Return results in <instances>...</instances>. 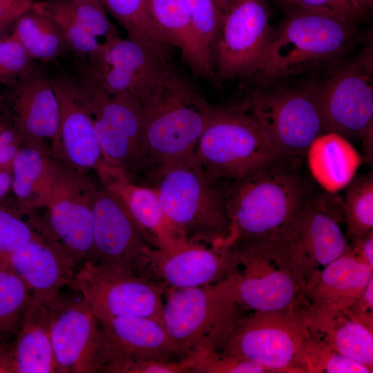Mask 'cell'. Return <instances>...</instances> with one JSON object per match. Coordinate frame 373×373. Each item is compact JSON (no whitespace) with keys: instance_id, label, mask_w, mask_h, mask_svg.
I'll return each mask as SVG.
<instances>
[{"instance_id":"obj_13","label":"cell","mask_w":373,"mask_h":373,"mask_svg":"<svg viewBox=\"0 0 373 373\" xmlns=\"http://www.w3.org/2000/svg\"><path fill=\"white\" fill-rule=\"evenodd\" d=\"M88 72L111 95L128 94L141 106L161 93L178 75L149 47L129 37L109 36L89 57Z\"/></svg>"},{"instance_id":"obj_26","label":"cell","mask_w":373,"mask_h":373,"mask_svg":"<svg viewBox=\"0 0 373 373\" xmlns=\"http://www.w3.org/2000/svg\"><path fill=\"white\" fill-rule=\"evenodd\" d=\"M372 277L373 269L357 260L347 247L341 256L307 281L305 298L312 307H349Z\"/></svg>"},{"instance_id":"obj_51","label":"cell","mask_w":373,"mask_h":373,"mask_svg":"<svg viewBox=\"0 0 373 373\" xmlns=\"http://www.w3.org/2000/svg\"><path fill=\"white\" fill-rule=\"evenodd\" d=\"M233 1L234 0H214L216 4L223 14L227 12Z\"/></svg>"},{"instance_id":"obj_43","label":"cell","mask_w":373,"mask_h":373,"mask_svg":"<svg viewBox=\"0 0 373 373\" xmlns=\"http://www.w3.org/2000/svg\"><path fill=\"white\" fill-rule=\"evenodd\" d=\"M280 5L291 8H305L325 10L335 12L354 21L365 13L346 0H276Z\"/></svg>"},{"instance_id":"obj_49","label":"cell","mask_w":373,"mask_h":373,"mask_svg":"<svg viewBox=\"0 0 373 373\" xmlns=\"http://www.w3.org/2000/svg\"><path fill=\"white\" fill-rule=\"evenodd\" d=\"M0 373H9L8 345H0Z\"/></svg>"},{"instance_id":"obj_5","label":"cell","mask_w":373,"mask_h":373,"mask_svg":"<svg viewBox=\"0 0 373 373\" xmlns=\"http://www.w3.org/2000/svg\"><path fill=\"white\" fill-rule=\"evenodd\" d=\"M283 156L248 112L245 102L210 104L195 157L209 180L221 186Z\"/></svg>"},{"instance_id":"obj_4","label":"cell","mask_w":373,"mask_h":373,"mask_svg":"<svg viewBox=\"0 0 373 373\" xmlns=\"http://www.w3.org/2000/svg\"><path fill=\"white\" fill-rule=\"evenodd\" d=\"M232 250L225 280L242 310L296 312L307 303L285 240L240 241L232 244Z\"/></svg>"},{"instance_id":"obj_33","label":"cell","mask_w":373,"mask_h":373,"mask_svg":"<svg viewBox=\"0 0 373 373\" xmlns=\"http://www.w3.org/2000/svg\"><path fill=\"white\" fill-rule=\"evenodd\" d=\"M32 301L30 290L6 264L0 265V345L18 336Z\"/></svg>"},{"instance_id":"obj_6","label":"cell","mask_w":373,"mask_h":373,"mask_svg":"<svg viewBox=\"0 0 373 373\" xmlns=\"http://www.w3.org/2000/svg\"><path fill=\"white\" fill-rule=\"evenodd\" d=\"M163 325L184 358L191 352L218 350L245 316L226 280L191 287H166Z\"/></svg>"},{"instance_id":"obj_21","label":"cell","mask_w":373,"mask_h":373,"mask_svg":"<svg viewBox=\"0 0 373 373\" xmlns=\"http://www.w3.org/2000/svg\"><path fill=\"white\" fill-rule=\"evenodd\" d=\"M59 113V134L52 155L80 171H97L107 163L97 137L93 115L77 81L63 73L50 78Z\"/></svg>"},{"instance_id":"obj_18","label":"cell","mask_w":373,"mask_h":373,"mask_svg":"<svg viewBox=\"0 0 373 373\" xmlns=\"http://www.w3.org/2000/svg\"><path fill=\"white\" fill-rule=\"evenodd\" d=\"M183 358L163 324L153 318L122 316L99 321L96 372L127 362Z\"/></svg>"},{"instance_id":"obj_3","label":"cell","mask_w":373,"mask_h":373,"mask_svg":"<svg viewBox=\"0 0 373 373\" xmlns=\"http://www.w3.org/2000/svg\"><path fill=\"white\" fill-rule=\"evenodd\" d=\"M149 173L163 211L189 242L227 240L231 224L224 188L209 180L195 155Z\"/></svg>"},{"instance_id":"obj_20","label":"cell","mask_w":373,"mask_h":373,"mask_svg":"<svg viewBox=\"0 0 373 373\" xmlns=\"http://www.w3.org/2000/svg\"><path fill=\"white\" fill-rule=\"evenodd\" d=\"M7 87L3 107L17 141L24 145L47 140L54 148L59 139V113L50 78L32 68Z\"/></svg>"},{"instance_id":"obj_50","label":"cell","mask_w":373,"mask_h":373,"mask_svg":"<svg viewBox=\"0 0 373 373\" xmlns=\"http://www.w3.org/2000/svg\"><path fill=\"white\" fill-rule=\"evenodd\" d=\"M354 7L365 13L373 7V0H346Z\"/></svg>"},{"instance_id":"obj_25","label":"cell","mask_w":373,"mask_h":373,"mask_svg":"<svg viewBox=\"0 0 373 373\" xmlns=\"http://www.w3.org/2000/svg\"><path fill=\"white\" fill-rule=\"evenodd\" d=\"M296 312L311 336L373 370V327L348 307H318L307 303Z\"/></svg>"},{"instance_id":"obj_37","label":"cell","mask_w":373,"mask_h":373,"mask_svg":"<svg viewBox=\"0 0 373 373\" xmlns=\"http://www.w3.org/2000/svg\"><path fill=\"white\" fill-rule=\"evenodd\" d=\"M186 361L191 373H264L261 365L214 349L187 353Z\"/></svg>"},{"instance_id":"obj_2","label":"cell","mask_w":373,"mask_h":373,"mask_svg":"<svg viewBox=\"0 0 373 373\" xmlns=\"http://www.w3.org/2000/svg\"><path fill=\"white\" fill-rule=\"evenodd\" d=\"M356 31L354 21L335 12L291 8L273 29L256 74L264 82L298 75L347 50Z\"/></svg>"},{"instance_id":"obj_19","label":"cell","mask_w":373,"mask_h":373,"mask_svg":"<svg viewBox=\"0 0 373 373\" xmlns=\"http://www.w3.org/2000/svg\"><path fill=\"white\" fill-rule=\"evenodd\" d=\"M73 291L48 307L57 372L94 373L99 321L81 293Z\"/></svg>"},{"instance_id":"obj_24","label":"cell","mask_w":373,"mask_h":373,"mask_svg":"<svg viewBox=\"0 0 373 373\" xmlns=\"http://www.w3.org/2000/svg\"><path fill=\"white\" fill-rule=\"evenodd\" d=\"M98 174L104 186L114 191L123 200L153 249L168 255L183 248L189 242L184 234L165 214L152 186L133 183L126 173L109 164Z\"/></svg>"},{"instance_id":"obj_42","label":"cell","mask_w":373,"mask_h":373,"mask_svg":"<svg viewBox=\"0 0 373 373\" xmlns=\"http://www.w3.org/2000/svg\"><path fill=\"white\" fill-rule=\"evenodd\" d=\"M106 373H191L186 361L151 359L127 362L105 367Z\"/></svg>"},{"instance_id":"obj_39","label":"cell","mask_w":373,"mask_h":373,"mask_svg":"<svg viewBox=\"0 0 373 373\" xmlns=\"http://www.w3.org/2000/svg\"><path fill=\"white\" fill-rule=\"evenodd\" d=\"M192 27L206 50L212 56L224 14L214 0H185Z\"/></svg>"},{"instance_id":"obj_27","label":"cell","mask_w":373,"mask_h":373,"mask_svg":"<svg viewBox=\"0 0 373 373\" xmlns=\"http://www.w3.org/2000/svg\"><path fill=\"white\" fill-rule=\"evenodd\" d=\"M50 323V309L32 298L18 336L8 345L9 373L57 372Z\"/></svg>"},{"instance_id":"obj_53","label":"cell","mask_w":373,"mask_h":373,"mask_svg":"<svg viewBox=\"0 0 373 373\" xmlns=\"http://www.w3.org/2000/svg\"><path fill=\"white\" fill-rule=\"evenodd\" d=\"M2 105H3V96L0 95V108H2Z\"/></svg>"},{"instance_id":"obj_7","label":"cell","mask_w":373,"mask_h":373,"mask_svg":"<svg viewBox=\"0 0 373 373\" xmlns=\"http://www.w3.org/2000/svg\"><path fill=\"white\" fill-rule=\"evenodd\" d=\"M77 84L93 115L104 160L128 175L150 172L144 117L138 101L128 94H108L88 71Z\"/></svg>"},{"instance_id":"obj_17","label":"cell","mask_w":373,"mask_h":373,"mask_svg":"<svg viewBox=\"0 0 373 373\" xmlns=\"http://www.w3.org/2000/svg\"><path fill=\"white\" fill-rule=\"evenodd\" d=\"M155 249L147 242L121 198L98 189L93 204V262L142 276Z\"/></svg>"},{"instance_id":"obj_47","label":"cell","mask_w":373,"mask_h":373,"mask_svg":"<svg viewBox=\"0 0 373 373\" xmlns=\"http://www.w3.org/2000/svg\"><path fill=\"white\" fill-rule=\"evenodd\" d=\"M20 15L21 14H12L0 17V39L6 37L10 34L12 25L15 19Z\"/></svg>"},{"instance_id":"obj_36","label":"cell","mask_w":373,"mask_h":373,"mask_svg":"<svg viewBox=\"0 0 373 373\" xmlns=\"http://www.w3.org/2000/svg\"><path fill=\"white\" fill-rule=\"evenodd\" d=\"M305 373H372L363 364L328 347L309 335L303 351Z\"/></svg>"},{"instance_id":"obj_52","label":"cell","mask_w":373,"mask_h":373,"mask_svg":"<svg viewBox=\"0 0 373 373\" xmlns=\"http://www.w3.org/2000/svg\"><path fill=\"white\" fill-rule=\"evenodd\" d=\"M19 4L30 5L32 6L34 3L33 0H9Z\"/></svg>"},{"instance_id":"obj_22","label":"cell","mask_w":373,"mask_h":373,"mask_svg":"<svg viewBox=\"0 0 373 373\" xmlns=\"http://www.w3.org/2000/svg\"><path fill=\"white\" fill-rule=\"evenodd\" d=\"M232 244L189 242L171 254L154 249L142 276L165 287H191L224 280L232 266Z\"/></svg>"},{"instance_id":"obj_41","label":"cell","mask_w":373,"mask_h":373,"mask_svg":"<svg viewBox=\"0 0 373 373\" xmlns=\"http://www.w3.org/2000/svg\"><path fill=\"white\" fill-rule=\"evenodd\" d=\"M72 1L74 14L82 27L97 39L119 34L116 27L108 19L106 10L99 0H77Z\"/></svg>"},{"instance_id":"obj_54","label":"cell","mask_w":373,"mask_h":373,"mask_svg":"<svg viewBox=\"0 0 373 373\" xmlns=\"http://www.w3.org/2000/svg\"><path fill=\"white\" fill-rule=\"evenodd\" d=\"M73 1H77V0H73Z\"/></svg>"},{"instance_id":"obj_9","label":"cell","mask_w":373,"mask_h":373,"mask_svg":"<svg viewBox=\"0 0 373 373\" xmlns=\"http://www.w3.org/2000/svg\"><path fill=\"white\" fill-rule=\"evenodd\" d=\"M317 98L325 133L363 140L365 159L373 153V51L372 43L336 68L321 84Z\"/></svg>"},{"instance_id":"obj_8","label":"cell","mask_w":373,"mask_h":373,"mask_svg":"<svg viewBox=\"0 0 373 373\" xmlns=\"http://www.w3.org/2000/svg\"><path fill=\"white\" fill-rule=\"evenodd\" d=\"M210 104L178 75L141 106L152 169L195 155Z\"/></svg>"},{"instance_id":"obj_40","label":"cell","mask_w":373,"mask_h":373,"mask_svg":"<svg viewBox=\"0 0 373 373\" xmlns=\"http://www.w3.org/2000/svg\"><path fill=\"white\" fill-rule=\"evenodd\" d=\"M32 59L10 35L0 39V85L9 86L32 68Z\"/></svg>"},{"instance_id":"obj_46","label":"cell","mask_w":373,"mask_h":373,"mask_svg":"<svg viewBox=\"0 0 373 373\" xmlns=\"http://www.w3.org/2000/svg\"><path fill=\"white\" fill-rule=\"evenodd\" d=\"M32 6L19 4L9 0H0V17L12 14H21Z\"/></svg>"},{"instance_id":"obj_34","label":"cell","mask_w":373,"mask_h":373,"mask_svg":"<svg viewBox=\"0 0 373 373\" xmlns=\"http://www.w3.org/2000/svg\"><path fill=\"white\" fill-rule=\"evenodd\" d=\"M343 202L346 238L352 240L373 230L372 173L353 179L345 188Z\"/></svg>"},{"instance_id":"obj_16","label":"cell","mask_w":373,"mask_h":373,"mask_svg":"<svg viewBox=\"0 0 373 373\" xmlns=\"http://www.w3.org/2000/svg\"><path fill=\"white\" fill-rule=\"evenodd\" d=\"M310 193L290 232L285 238L293 266L304 287L307 281L338 258L348 242L340 222L343 204Z\"/></svg>"},{"instance_id":"obj_32","label":"cell","mask_w":373,"mask_h":373,"mask_svg":"<svg viewBox=\"0 0 373 373\" xmlns=\"http://www.w3.org/2000/svg\"><path fill=\"white\" fill-rule=\"evenodd\" d=\"M104 8L126 30L127 37L149 47L164 61L171 64V46L155 20L151 0H99Z\"/></svg>"},{"instance_id":"obj_44","label":"cell","mask_w":373,"mask_h":373,"mask_svg":"<svg viewBox=\"0 0 373 373\" xmlns=\"http://www.w3.org/2000/svg\"><path fill=\"white\" fill-rule=\"evenodd\" d=\"M348 308L365 323L373 327V277Z\"/></svg>"},{"instance_id":"obj_48","label":"cell","mask_w":373,"mask_h":373,"mask_svg":"<svg viewBox=\"0 0 373 373\" xmlns=\"http://www.w3.org/2000/svg\"><path fill=\"white\" fill-rule=\"evenodd\" d=\"M11 189V174L0 168V201Z\"/></svg>"},{"instance_id":"obj_1","label":"cell","mask_w":373,"mask_h":373,"mask_svg":"<svg viewBox=\"0 0 373 373\" xmlns=\"http://www.w3.org/2000/svg\"><path fill=\"white\" fill-rule=\"evenodd\" d=\"M299 164L281 156L223 186L232 244L287 236L311 193Z\"/></svg>"},{"instance_id":"obj_45","label":"cell","mask_w":373,"mask_h":373,"mask_svg":"<svg viewBox=\"0 0 373 373\" xmlns=\"http://www.w3.org/2000/svg\"><path fill=\"white\" fill-rule=\"evenodd\" d=\"M347 248L357 260L373 269V230L350 240Z\"/></svg>"},{"instance_id":"obj_23","label":"cell","mask_w":373,"mask_h":373,"mask_svg":"<svg viewBox=\"0 0 373 373\" xmlns=\"http://www.w3.org/2000/svg\"><path fill=\"white\" fill-rule=\"evenodd\" d=\"M26 283L32 298L50 308L62 295L61 288L71 287L77 266L58 242L40 233L13 252L6 263Z\"/></svg>"},{"instance_id":"obj_30","label":"cell","mask_w":373,"mask_h":373,"mask_svg":"<svg viewBox=\"0 0 373 373\" xmlns=\"http://www.w3.org/2000/svg\"><path fill=\"white\" fill-rule=\"evenodd\" d=\"M152 12L161 32L171 46L179 49L182 60L193 73L213 77L212 56L192 27L185 0H151Z\"/></svg>"},{"instance_id":"obj_28","label":"cell","mask_w":373,"mask_h":373,"mask_svg":"<svg viewBox=\"0 0 373 373\" xmlns=\"http://www.w3.org/2000/svg\"><path fill=\"white\" fill-rule=\"evenodd\" d=\"M42 142L23 145L14 155L11 167V190L23 214L48 204L52 189L55 158Z\"/></svg>"},{"instance_id":"obj_15","label":"cell","mask_w":373,"mask_h":373,"mask_svg":"<svg viewBox=\"0 0 373 373\" xmlns=\"http://www.w3.org/2000/svg\"><path fill=\"white\" fill-rule=\"evenodd\" d=\"M269 17L267 0L233 1L224 14L215 45V80L222 82L257 73L274 29Z\"/></svg>"},{"instance_id":"obj_31","label":"cell","mask_w":373,"mask_h":373,"mask_svg":"<svg viewBox=\"0 0 373 373\" xmlns=\"http://www.w3.org/2000/svg\"><path fill=\"white\" fill-rule=\"evenodd\" d=\"M10 36L21 44L32 59L51 61L70 49L58 25L32 7L15 19Z\"/></svg>"},{"instance_id":"obj_14","label":"cell","mask_w":373,"mask_h":373,"mask_svg":"<svg viewBox=\"0 0 373 373\" xmlns=\"http://www.w3.org/2000/svg\"><path fill=\"white\" fill-rule=\"evenodd\" d=\"M70 288L81 293L99 321L140 316L163 324L166 287L130 271L86 262L77 270Z\"/></svg>"},{"instance_id":"obj_11","label":"cell","mask_w":373,"mask_h":373,"mask_svg":"<svg viewBox=\"0 0 373 373\" xmlns=\"http://www.w3.org/2000/svg\"><path fill=\"white\" fill-rule=\"evenodd\" d=\"M309 335L295 311L254 312L218 351L254 361L268 372L305 373L303 351Z\"/></svg>"},{"instance_id":"obj_10","label":"cell","mask_w":373,"mask_h":373,"mask_svg":"<svg viewBox=\"0 0 373 373\" xmlns=\"http://www.w3.org/2000/svg\"><path fill=\"white\" fill-rule=\"evenodd\" d=\"M97 189L85 171L55 158L46 216L44 220H30L39 233L64 247L77 269L93 262V204Z\"/></svg>"},{"instance_id":"obj_29","label":"cell","mask_w":373,"mask_h":373,"mask_svg":"<svg viewBox=\"0 0 373 373\" xmlns=\"http://www.w3.org/2000/svg\"><path fill=\"white\" fill-rule=\"evenodd\" d=\"M306 156L312 177L330 194L344 189L352 181L363 160L346 137L333 132L317 137Z\"/></svg>"},{"instance_id":"obj_12","label":"cell","mask_w":373,"mask_h":373,"mask_svg":"<svg viewBox=\"0 0 373 373\" xmlns=\"http://www.w3.org/2000/svg\"><path fill=\"white\" fill-rule=\"evenodd\" d=\"M246 108L283 156L300 160L312 142L324 133L316 84L255 92Z\"/></svg>"},{"instance_id":"obj_38","label":"cell","mask_w":373,"mask_h":373,"mask_svg":"<svg viewBox=\"0 0 373 373\" xmlns=\"http://www.w3.org/2000/svg\"><path fill=\"white\" fill-rule=\"evenodd\" d=\"M20 210L0 204V265L9 256L35 238L39 232L31 222L22 218Z\"/></svg>"},{"instance_id":"obj_35","label":"cell","mask_w":373,"mask_h":373,"mask_svg":"<svg viewBox=\"0 0 373 373\" xmlns=\"http://www.w3.org/2000/svg\"><path fill=\"white\" fill-rule=\"evenodd\" d=\"M32 7L58 25L70 49L88 57L99 50L102 43L79 23L74 14L71 0H45L34 2Z\"/></svg>"}]
</instances>
